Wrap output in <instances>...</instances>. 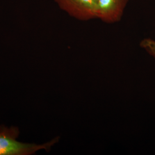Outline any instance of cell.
<instances>
[{
	"label": "cell",
	"mask_w": 155,
	"mask_h": 155,
	"mask_svg": "<svg viewBox=\"0 0 155 155\" xmlns=\"http://www.w3.org/2000/svg\"><path fill=\"white\" fill-rule=\"evenodd\" d=\"M19 127L0 124V155H32L41 150L49 151L59 142L58 136L44 144L24 143L18 141Z\"/></svg>",
	"instance_id": "1"
},
{
	"label": "cell",
	"mask_w": 155,
	"mask_h": 155,
	"mask_svg": "<svg viewBox=\"0 0 155 155\" xmlns=\"http://www.w3.org/2000/svg\"><path fill=\"white\" fill-rule=\"evenodd\" d=\"M62 11L82 21L97 18L98 0H55Z\"/></svg>",
	"instance_id": "2"
},
{
	"label": "cell",
	"mask_w": 155,
	"mask_h": 155,
	"mask_svg": "<svg viewBox=\"0 0 155 155\" xmlns=\"http://www.w3.org/2000/svg\"><path fill=\"white\" fill-rule=\"evenodd\" d=\"M129 0H98L97 18L112 24L119 21Z\"/></svg>",
	"instance_id": "3"
},
{
	"label": "cell",
	"mask_w": 155,
	"mask_h": 155,
	"mask_svg": "<svg viewBox=\"0 0 155 155\" xmlns=\"http://www.w3.org/2000/svg\"><path fill=\"white\" fill-rule=\"evenodd\" d=\"M140 47L155 59V40L150 38L144 39L140 43Z\"/></svg>",
	"instance_id": "4"
}]
</instances>
